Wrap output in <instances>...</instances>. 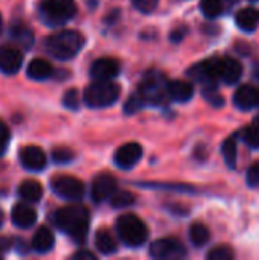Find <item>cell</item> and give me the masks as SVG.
Returning a JSON list of instances; mask_svg holds the SVG:
<instances>
[{"label": "cell", "mask_w": 259, "mask_h": 260, "mask_svg": "<svg viewBox=\"0 0 259 260\" xmlns=\"http://www.w3.org/2000/svg\"><path fill=\"white\" fill-rule=\"evenodd\" d=\"M53 221L55 225L61 232L69 235L76 244H82L85 241L90 216H89V210L84 206L73 204V206L63 207L55 213Z\"/></svg>", "instance_id": "1"}, {"label": "cell", "mask_w": 259, "mask_h": 260, "mask_svg": "<svg viewBox=\"0 0 259 260\" xmlns=\"http://www.w3.org/2000/svg\"><path fill=\"white\" fill-rule=\"evenodd\" d=\"M84 37L78 30H60L47 37L46 40V50L53 58L66 61L73 56L82 49Z\"/></svg>", "instance_id": "2"}, {"label": "cell", "mask_w": 259, "mask_h": 260, "mask_svg": "<svg viewBox=\"0 0 259 260\" xmlns=\"http://www.w3.org/2000/svg\"><path fill=\"white\" fill-rule=\"evenodd\" d=\"M116 232L119 239L128 247H140L145 244L148 230L140 218L136 215H122L116 221Z\"/></svg>", "instance_id": "3"}, {"label": "cell", "mask_w": 259, "mask_h": 260, "mask_svg": "<svg viewBox=\"0 0 259 260\" xmlns=\"http://www.w3.org/2000/svg\"><path fill=\"white\" fill-rule=\"evenodd\" d=\"M121 94V87L113 81H95L84 91V102L90 108H104L113 105Z\"/></svg>", "instance_id": "4"}, {"label": "cell", "mask_w": 259, "mask_h": 260, "mask_svg": "<svg viewBox=\"0 0 259 260\" xmlns=\"http://www.w3.org/2000/svg\"><path fill=\"white\" fill-rule=\"evenodd\" d=\"M40 14L49 24L60 26L73 18L76 14V3L75 0H41Z\"/></svg>", "instance_id": "5"}, {"label": "cell", "mask_w": 259, "mask_h": 260, "mask_svg": "<svg viewBox=\"0 0 259 260\" xmlns=\"http://www.w3.org/2000/svg\"><path fill=\"white\" fill-rule=\"evenodd\" d=\"M168 79H165V76L159 72H150L143 76L140 85H139V94L143 98V101L147 104H162L166 98H169L168 94Z\"/></svg>", "instance_id": "6"}, {"label": "cell", "mask_w": 259, "mask_h": 260, "mask_svg": "<svg viewBox=\"0 0 259 260\" xmlns=\"http://www.w3.org/2000/svg\"><path fill=\"white\" fill-rule=\"evenodd\" d=\"M52 190L67 201H79L84 197V183L72 175H56L50 181Z\"/></svg>", "instance_id": "7"}, {"label": "cell", "mask_w": 259, "mask_h": 260, "mask_svg": "<svg viewBox=\"0 0 259 260\" xmlns=\"http://www.w3.org/2000/svg\"><path fill=\"white\" fill-rule=\"evenodd\" d=\"M150 254L153 259L157 260L182 259L186 256V250L179 239L166 238V239L154 241L150 247Z\"/></svg>", "instance_id": "8"}, {"label": "cell", "mask_w": 259, "mask_h": 260, "mask_svg": "<svg viewBox=\"0 0 259 260\" xmlns=\"http://www.w3.org/2000/svg\"><path fill=\"white\" fill-rule=\"evenodd\" d=\"M118 189V181L110 174L98 175L92 183V200L95 203H102L114 195Z\"/></svg>", "instance_id": "9"}, {"label": "cell", "mask_w": 259, "mask_h": 260, "mask_svg": "<svg viewBox=\"0 0 259 260\" xmlns=\"http://www.w3.org/2000/svg\"><path fill=\"white\" fill-rule=\"evenodd\" d=\"M142 154H143L142 146L139 143L130 142V143L122 145L116 151L114 163L121 169H130V168H133V166H136L139 163V160L142 158Z\"/></svg>", "instance_id": "10"}, {"label": "cell", "mask_w": 259, "mask_h": 260, "mask_svg": "<svg viewBox=\"0 0 259 260\" xmlns=\"http://www.w3.org/2000/svg\"><path fill=\"white\" fill-rule=\"evenodd\" d=\"M121 66L114 58H99L90 66V76L95 81H111L119 75Z\"/></svg>", "instance_id": "11"}, {"label": "cell", "mask_w": 259, "mask_h": 260, "mask_svg": "<svg viewBox=\"0 0 259 260\" xmlns=\"http://www.w3.org/2000/svg\"><path fill=\"white\" fill-rule=\"evenodd\" d=\"M215 64L218 79L226 84H235L243 75L241 64L232 58H215Z\"/></svg>", "instance_id": "12"}, {"label": "cell", "mask_w": 259, "mask_h": 260, "mask_svg": "<svg viewBox=\"0 0 259 260\" xmlns=\"http://www.w3.org/2000/svg\"><path fill=\"white\" fill-rule=\"evenodd\" d=\"M23 64V53L12 46H0V70L6 75H14Z\"/></svg>", "instance_id": "13"}, {"label": "cell", "mask_w": 259, "mask_h": 260, "mask_svg": "<svg viewBox=\"0 0 259 260\" xmlns=\"http://www.w3.org/2000/svg\"><path fill=\"white\" fill-rule=\"evenodd\" d=\"M20 161L27 171H43L46 168V154L38 146H26L20 152Z\"/></svg>", "instance_id": "14"}, {"label": "cell", "mask_w": 259, "mask_h": 260, "mask_svg": "<svg viewBox=\"0 0 259 260\" xmlns=\"http://www.w3.org/2000/svg\"><path fill=\"white\" fill-rule=\"evenodd\" d=\"M11 221L15 227L20 229H29L37 221V213L32 207L26 204H17L11 212Z\"/></svg>", "instance_id": "15"}, {"label": "cell", "mask_w": 259, "mask_h": 260, "mask_svg": "<svg viewBox=\"0 0 259 260\" xmlns=\"http://www.w3.org/2000/svg\"><path fill=\"white\" fill-rule=\"evenodd\" d=\"M234 104L240 110H252L253 107L258 105V88L253 85H243L235 91L234 96Z\"/></svg>", "instance_id": "16"}, {"label": "cell", "mask_w": 259, "mask_h": 260, "mask_svg": "<svg viewBox=\"0 0 259 260\" xmlns=\"http://www.w3.org/2000/svg\"><path fill=\"white\" fill-rule=\"evenodd\" d=\"M237 26L244 32H253L259 26V11L256 8H244L237 12Z\"/></svg>", "instance_id": "17"}, {"label": "cell", "mask_w": 259, "mask_h": 260, "mask_svg": "<svg viewBox=\"0 0 259 260\" xmlns=\"http://www.w3.org/2000/svg\"><path fill=\"white\" fill-rule=\"evenodd\" d=\"M168 94L172 101L186 102L194 96V87L188 81H169Z\"/></svg>", "instance_id": "18"}, {"label": "cell", "mask_w": 259, "mask_h": 260, "mask_svg": "<svg viewBox=\"0 0 259 260\" xmlns=\"http://www.w3.org/2000/svg\"><path fill=\"white\" fill-rule=\"evenodd\" d=\"M55 244V236L47 227H40L32 238V250L37 253H47Z\"/></svg>", "instance_id": "19"}, {"label": "cell", "mask_w": 259, "mask_h": 260, "mask_svg": "<svg viewBox=\"0 0 259 260\" xmlns=\"http://www.w3.org/2000/svg\"><path fill=\"white\" fill-rule=\"evenodd\" d=\"M95 247L99 253L108 256V254H113L116 253L118 250V244H116V239L114 236L107 230V229H101L96 232V236H95Z\"/></svg>", "instance_id": "20"}, {"label": "cell", "mask_w": 259, "mask_h": 260, "mask_svg": "<svg viewBox=\"0 0 259 260\" xmlns=\"http://www.w3.org/2000/svg\"><path fill=\"white\" fill-rule=\"evenodd\" d=\"M26 72H27V76H29L31 79L43 81V79H47V78L52 76L53 69H52V66H50L46 59H43V58H35V59H32V61L29 62Z\"/></svg>", "instance_id": "21"}, {"label": "cell", "mask_w": 259, "mask_h": 260, "mask_svg": "<svg viewBox=\"0 0 259 260\" xmlns=\"http://www.w3.org/2000/svg\"><path fill=\"white\" fill-rule=\"evenodd\" d=\"M18 193L27 203H37L43 197V187L35 180H24L18 187Z\"/></svg>", "instance_id": "22"}, {"label": "cell", "mask_w": 259, "mask_h": 260, "mask_svg": "<svg viewBox=\"0 0 259 260\" xmlns=\"http://www.w3.org/2000/svg\"><path fill=\"white\" fill-rule=\"evenodd\" d=\"M11 35L14 40H17L26 49L34 44V34L31 32V29L23 21H17L11 26Z\"/></svg>", "instance_id": "23"}, {"label": "cell", "mask_w": 259, "mask_h": 260, "mask_svg": "<svg viewBox=\"0 0 259 260\" xmlns=\"http://www.w3.org/2000/svg\"><path fill=\"white\" fill-rule=\"evenodd\" d=\"M189 238H191V242L195 245V247H203L208 244L209 241V230L200 224V222H195L191 225V230H189Z\"/></svg>", "instance_id": "24"}, {"label": "cell", "mask_w": 259, "mask_h": 260, "mask_svg": "<svg viewBox=\"0 0 259 260\" xmlns=\"http://www.w3.org/2000/svg\"><path fill=\"white\" fill-rule=\"evenodd\" d=\"M221 151H223V155H224L227 166L235 168V165H237V140H235V137L226 139L223 146H221Z\"/></svg>", "instance_id": "25"}, {"label": "cell", "mask_w": 259, "mask_h": 260, "mask_svg": "<svg viewBox=\"0 0 259 260\" xmlns=\"http://www.w3.org/2000/svg\"><path fill=\"white\" fill-rule=\"evenodd\" d=\"M200 8L209 18H215L223 12V0H202Z\"/></svg>", "instance_id": "26"}, {"label": "cell", "mask_w": 259, "mask_h": 260, "mask_svg": "<svg viewBox=\"0 0 259 260\" xmlns=\"http://www.w3.org/2000/svg\"><path fill=\"white\" fill-rule=\"evenodd\" d=\"M134 201H136L134 195H133L131 192H127V190L114 192V195L111 197V204H113V207H116V209H124V207L133 206Z\"/></svg>", "instance_id": "27"}, {"label": "cell", "mask_w": 259, "mask_h": 260, "mask_svg": "<svg viewBox=\"0 0 259 260\" xmlns=\"http://www.w3.org/2000/svg\"><path fill=\"white\" fill-rule=\"evenodd\" d=\"M52 158L58 165H66V163H70L75 158V154L69 148H55L53 152H52Z\"/></svg>", "instance_id": "28"}, {"label": "cell", "mask_w": 259, "mask_h": 260, "mask_svg": "<svg viewBox=\"0 0 259 260\" xmlns=\"http://www.w3.org/2000/svg\"><path fill=\"white\" fill-rule=\"evenodd\" d=\"M244 140H246V143H247L249 146H252V148H259V119L246 129V133H244Z\"/></svg>", "instance_id": "29"}, {"label": "cell", "mask_w": 259, "mask_h": 260, "mask_svg": "<svg viewBox=\"0 0 259 260\" xmlns=\"http://www.w3.org/2000/svg\"><path fill=\"white\" fill-rule=\"evenodd\" d=\"M234 257V251L229 247H215L208 253L209 260H231Z\"/></svg>", "instance_id": "30"}, {"label": "cell", "mask_w": 259, "mask_h": 260, "mask_svg": "<svg viewBox=\"0 0 259 260\" xmlns=\"http://www.w3.org/2000/svg\"><path fill=\"white\" fill-rule=\"evenodd\" d=\"M63 104L69 110H78L79 108V93H78V90H75V88L67 90L64 98H63Z\"/></svg>", "instance_id": "31"}, {"label": "cell", "mask_w": 259, "mask_h": 260, "mask_svg": "<svg viewBox=\"0 0 259 260\" xmlns=\"http://www.w3.org/2000/svg\"><path fill=\"white\" fill-rule=\"evenodd\" d=\"M145 104H147V102L143 101V98L137 93V94L131 96V98L125 102L124 110H125V113H127V114H134V113H136V111H139Z\"/></svg>", "instance_id": "32"}, {"label": "cell", "mask_w": 259, "mask_h": 260, "mask_svg": "<svg viewBox=\"0 0 259 260\" xmlns=\"http://www.w3.org/2000/svg\"><path fill=\"white\" fill-rule=\"evenodd\" d=\"M131 2H133V6L143 14L153 12L159 3V0H131Z\"/></svg>", "instance_id": "33"}, {"label": "cell", "mask_w": 259, "mask_h": 260, "mask_svg": "<svg viewBox=\"0 0 259 260\" xmlns=\"http://www.w3.org/2000/svg\"><path fill=\"white\" fill-rule=\"evenodd\" d=\"M247 184L250 187L259 186V163H253L247 171Z\"/></svg>", "instance_id": "34"}, {"label": "cell", "mask_w": 259, "mask_h": 260, "mask_svg": "<svg viewBox=\"0 0 259 260\" xmlns=\"http://www.w3.org/2000/svg\"><path fill=\"white\" fill-rule=\"evenodd\" d=\"M8 140H9V129L6 126V123L0 120V142L6 143Z\"/></svg>", "instance_id": "35"}, {"label": "cell", "mask_w": 259, "mask_h": 260, "mask_svg": "<svg viewBox=\"0 0 259 260\" xmlns=\"http://www.w3.org/2000/svg\"><path fill=\"white\" fill-rule=\"evenodd\" d=\"M73 259L76 260H95L96 256L90 251H78L76 254H73Z\"/></svg>", "instance_id": "36"}, {"label": "cell", "mask_w": 259, "mask_h": 260, "mask_svg": "<svg viewBox=\"0 0 259 260\" xmlns=\"http://www.w3.org/2000/svg\"><path fill=\"white\" fill-rule=\"evenodd\" d=\"M185 34H186V27L176 29V30H172V34H171V40L176 41V43H179V41L185 37Z\"/></svg>", "instance_id": "37"}, {"label": "cell", "mask_w": 259, "mask_h": 260, "mask_svg": "<svg viewBox=\"0 0 259 260\" xmlns=\"http://www.w3.org/2000/svg\"><path fill=\"white\" fill-rule=\"evenodd\" d=\"M11 247V241H8L6 238H0V251H6Z\"/></svg>", "instance_id": "38"}, {"label": "cell", "mask_w": 259, "mask_h": 260, "mask_svg": "<svg viewBox=\"0 0 259 260\" xmlns=\"http://www.w3.org/2000/svg\"><path fill=\"white\" fill-rule=\"evenodd\" d=\"M5 148H6V143H2V142H0V155H3V152H5Z\"/></svg>", "instance_id": "39"}, {"label": "cell", "mask_w": 259, "mask_h": 260, "mask_svg": "<svg viewBox=\"0 0 259 260\" xmlns=\"http://www.w3.org/2000/svg\"><path fill=\"white\" fill-rule=\"evenodd\" d=\"M2 224H3V213L0 212V227H2Z\"/></svg>", "instance_id": "40"}, {"label": "cell", "mask_w": 259, "mask_h": 260, "mask_svg": "<svg viewBox=\"0 0 259 260\" xmlns=\"http://www.w3.org/2000/svg\"><path fill=\"white\" fill-rule=\"evenodd\" d=\"M2 26H3V21H2V15H0V30H2Z\"/></svg>", "instance_id": "41"}, {"label": "cell", "mask_w": 259, "mask_h": 260, "mask_svg": "<svg viewBox=\"0 0 259 260\" xmlns=\"http://www.w3.org/2000/svg\"><path fill=\"white\" fill-rule=\"evenodd\" d=\"M258 105H259V88H258Z\"/></svg>", "instance_id": "42"}]
</instances>
